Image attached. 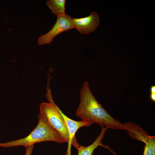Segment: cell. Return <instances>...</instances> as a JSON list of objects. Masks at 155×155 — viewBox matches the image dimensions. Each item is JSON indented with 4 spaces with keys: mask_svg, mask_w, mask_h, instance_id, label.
Returning <instances> with one entry per match:
<instances>
[{
    "mask_svg": "<svg viewBox=\"0 0 155 155\" xmlns=\"http://www.w3.org/2000/svg\"><path fill=\"white\" fill-rule=\"evenodd\" d=\"M100 134L95 140L90 145L84 146L79 145L78 148V155H92L95 150L98 146H101L105 148L112 152L114 155L117 154L112 150L109 147L103 145L102 141L103 138L107 129L102 127Z\"/></svg>",
    "mask_w": 155,
    "mask_h": 155,
    "instance_id": "ba28073f",
    "label": "cell"
},
{
    "mask_svg": "<svg viewBox=\"0 0 155 155\" xmlns=\"http://www.w3.org/2000/svg\"><path fill=\"white\" fill-rule=\"evenodd\" d=\"M65 0H47L46 4L52 12L57 16L60 14H65Z\"/></svg>",
    "mask_w": 155,
    "mask_h": 155,
    "instance_id": "9c48e42d",
    "label": "cell"
},
{
    "mask_svg": "<svg viewBox=\"0 0 155 155\" xmlns=\"http://www.w3.org/2000/svg\"><path fill=\"white\" fill-rule=\"evenodd\" d=\"M75 28L80 33L84 34H89L94 31L98 27L100 19L96 12H92L86 17L80 18H72Z\"/></svg>",
    "mask_w": 155,
    "mask_h": 155,
    "instance_id": "8992f818",
    "label": "cell"
},
{
    "mask_svg": "<svg viewBox=\"0 0 155 155\" xmlns=\"http://www.w3.org/2000/svg\"><path fill=\"white\" fill-rule=\"evenodd\" d=\"M37 125L26 137L8 142L0 143V147L4 148L22 146L25 148L37 143L52 141L58 143L65 142L50 127L44 117L40 113Z\"/></svg>",
    "mask_w": 155,
    "mask_h": 155,
    "instance_id": "7a4b0ae2",
    "label": "cell"
},
{
    "mask_svg": "<svg viewBox=\"0 0 155 155\" xmlns=\"http://www.w3.org/2000/svg\"><path fill=\"white\" fill-rule=\"evenodd\" d=\"M56 107L63 118L67 127L69 135L68 147L65 155H71V147L73 145L78 149L79 145L76 139L75 135L78 130L83 127H89L92 123L83 121H77L73 120L65 115L56 105Z\"/></svg>",
    "mask_w": 155,
    "mask_h": 155,
    "instance_id": "5b68a950",
    "label": "cell"
},
{
    "mask_svg": "<svg viewBox=\"0 0 155 155\" xmlns=\"http://www.w3.org/2000/svg\"><path fill=\"white\" fill-rule=\"evenodd\" d=\"M47 98L49 102H42L40 107V113L45 118L52 129L65 142H68L69 135L66 123L56 107L50 91L48 92Z\"/></svg>",
    "mask_w": 155,
    "mask_h": 155,
    "instance_id": "3957f363",
    "label": "cell"
},
{
    "mask_svg": "<svg viewBox=\"0 0 155 155\" xmlns=\"http://www.w3.org/2000/svg\"><path fill=\"white\" fill-rule=\"evenodd\" d=\"M150 93H155V86H151L150 88Z\"/></svg>",
    "mask_w": 155,
    "mask_h": 155,
    "instance_id": "7c38bea8",
    "label": "cell"
},
{
    "mask_svg": "<svg viewBox=\"0 0 155 155\" xmlns=\"http://www.w3.org/2000/svg\"><path fill=\"white\" fill-rule=\"evenodd\" d=\"M34 147V145H32L25 148L26 152L25 155H31Z\"/></svg>",
    "mask_w": 155,
    "mask_h": 155,
    "instance_id": "30bf717a",
    "label": "cell"
},
{
    "mask_svg": "<svg viewBox=\"0 0 155 155\" xmlns=\"http://www.w3.org/2000/svg\"><path fill=\"white\" fill-rule=\"evenodd\" d=\"M79 97L80 102L76 115L82 121L95 123L107 129L125 130L124 124L111 115L98 102L92 92L88 81L83 84Z\"/></svg>",
    "mask_w": 155,
    "mask_h": 155,
    "instance_id": "6da1fadb",
    "label": "cell"
},
{
    "mask_svg": "<svg viewBox=\"0 0 155 155\" xmlns=\"http://www.w3.org/2000/svg\"><path fill=\"white\" fill-rule=\"evenodd\" d=\"M125 130L133 138L144 142L146 145L155 142V136H150L139 125L132 122L124 123Z\"/></svg>",
    "mask_w": 155,
    "mask_h": 155,
    "instance_id": "52a82bcc",
    "label": "cell"
},
{
    "mask_svg": "<svg viewBox=\"0 0 155 155\" xmlns=\"http://www.w3.org/2000/svg\"><path fill=\"white\" fill-rule=\"evenodd\" d=\"M73 28H75L72 18L70 15L66 14L58 15L56 21L52 28L47 33L38 37V44L40 45L49 44L58 35Z\"/></svg>",
    "mask_w": 155,
    "mask_h": 155,
    "instance_id": "277c9868",
    "label": "cell"
},
{
    "mask_svg": "<svg viewBox=\"0 0 155 155\" xmlns=\"http://www.w3.org/2000/svg\"><path fill=\"white\" fill-rule=\"evenodd\" d=\"M150 98L154 102L155 101V93H150Z\"/></svg>",
    "mask_w": 155,
    "mask_h": 155,
    "instance_id": "8fae6325",
    "label": "cell"
}]
</instances>
